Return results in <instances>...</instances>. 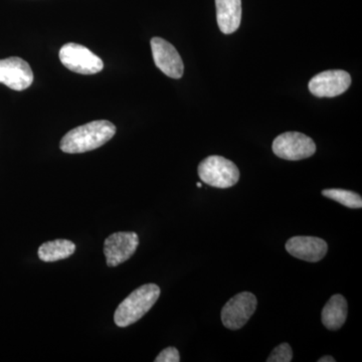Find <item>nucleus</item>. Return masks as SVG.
Here are the masks:
<instances>
[{
	"label": "nucleus",
	"mask_w": 362,
	"mask_h": 362,
	"mask_svg": "<svg viewBox=\"0 0 362 362\" xmlns=\"http://www.w3.org/2000/svg\"><path fill=\"white\" fill-rule=\"evenodd\" d=\"M160 296V288L156 284H145L125 298L114 314L118 327H127L139 321L154 306Z\"/></svg>",
	"instance_id": "obj_2"
},
{
	"label": "nucleus",
	"mask_w": 362,
	"mask_h": 362,
	"mask_svg": "<svg viewBox=\"0 0 362 362\" xmlns=\"http://www.w3.org/2000/svg\"><path fill=\"white\" fill-rule=\"evenodd\" d=\"M115 134L113 123L107 120L93 121L66 133L59 143V148L69 154L85 153L103 146Z\"/></svg>",
	"instance_id": "obj_1"
},
{
	"label": "nucleus",
	"mask_w": 362,
	"mask_h": 362,
	"mask_svg": "<svg viewBox=\"0 0 362 362\" xmlns=\"http://www.w3.org/2000/svg\"><path fill=\"white\" fill-rule=\"evenodd\" d=\"M293 359V350L288 343H282L278 345L272 351L270 356L267 358V362H290Z\"/></svg>",
	"instance_id": "obj_16"
},
{
	"label": "nucleus",
	"mask_w": 362,
	"mask_h": 362,
	"mask_svg": "<svg viewBox=\"0 0 362 362\" xmlns=\"http://www.w3.org/2000/svg\"><path fill=\"white\" fill-rule=\"evenodd\" d=\"M197 171L202 181L213 187H232L240 180L238 166L223 156L206 157L199 163Z\"/></svg>",
	"instance_id": "obj_3"
},
{
	"label": "nucleus",
	"mask_w": 362,
	"mask_h": 362,
	"mask_svg": "<svg viewBox=\"0 0 362 362\" xmlns=\"http://www.w3.org/2000/svg\"><path fill=\"white\" fill-rule=\"evenodd\" d=\"M139 246L134 232H118L109 235L104 243V254L108 267H117L128 261Z\"/></svg>",
	"instance_id": "obj_8"
},
{
	"label": "nucleus",
	"mask_w": 362,
	"mask_h": 362,
	"mask_svg": "<svg viewBox=\"0 0 362 362\" xmlns=\"http://www.w3.org/2000/svg\"><path fill=\"white\" fill-rule=\"evenodd\" d=\"M285 247L291 256L310 263L321 261L328 251V245L325 240L307 235L291 238L286 243Z\"/></svg>",
	"instance_id": "obj_11"
},
{
	"label": "nucleus",
	"mask_w": 362,
	"mask_h": 362,
	"mask_svg": "<svg viewBox=\"0 0 362 362\" xmlns=\"http://www.w3.org/2000/svg\"><path fill=\"white\" fill-rule=\"evenodd\" d=\"M156 362H180V356L178 350L175 347H168L162 350L160 354L157 356Z\"/></svg>",
	"instance_id": "obj_17"
},
{
	"label": "nucleus",
	"mask_w": 362,
	"mask_h": 362,
	"mask_svg": "<svg viewBox=\"0 0 362 362\" xmlns=\"http://www.w3.org/2000/svg\"><path fill=\"white\" fill-rule=\"evenodd\" d=\"M272 148L276 156L285 160L296 161L313 156L316 144L303 133L286 132L275 138Z\"/></svg>",
	"instance_id": "obj_5"
},
{
	"label": "nucleus",
	"mask_w": 362,
	"mask_h": 362,
	"mask_svg": "<svg viewBox=\"0 0 362 362\" xmlns=\"http://www.w3.org/2000/svg\"><path fill=\"white\" fill-rule=\"evenodd\" d=\"M151 49L154 63L164 75L173 78L182 77L185 71L182 59L170 42L161 37H153L151 40Z\"/></svg>",
	"instance_id": "obj_10"
},
{
	"label": "nucleus",
	"mask_w": 362,
	"mask_h": 362,
	"mask_svg": "<svg viewBox=\"0 0 362 362\" xmlns=\"http://www.w3.org/2000/svg\"><path fill=\"white\" fill-rule=\"evenodd\" d=\"M323 197L332 201L337 202L342 206L349 209H361L362 199L361 195L350 190L340 189V188H329L322 190Z\"/></svg>",
	"instance_id": "obj_15"
},
{
	"label": "nucleus",
	"mask_w": 362,
	"mask_h": 362,
	"mask_svg": "<svg viewBox=\"0 0 362 362\" xmlns=\"http://www.w3.org/2000/svg\"><path fill=\"white\" fill-rule=\"evenodd\" d=\"M258 300L250 292H242L226 302L221 310V322L228 329L244 327L256 312Z\"/></svg>",
	"instance_id": "obj_6"
},
{
	"label": "nucleus",
	"mask_w": 362,
	"mask_h": 362,
	"mask_svg": "<svg viewBox=\"0 0 362 362\" xmlns=\"http://www.w3.org/2000/svg\"><path fill=\"white\" fill-rule=\"evenodd\" d=\"M334 357L332 356H323L320 359H318V362H335Z\"/></svg>",
	"instance_id": "obj_18"
},
{
	"label": "nucleus",
	"mask_w": 362,
	"mask_h": 362,
	"mask_svg": "<svg viewBox=\"0 0 362 362\" xmlns=\"http://www.w3.org/2000/svg\"><path fill=\"white\" fill-rule=\"evenodd\" d=\"M197 185L199 187H202V182L197 183Z\"/></svg>",
	"instance_id": "obj_19"
},
{
	"label": "nucleus",
	"mask_w": 362,
	"mask_h": 362,
	"mask_svg": "<svg viewBox=\"0 0 362 362\" xmlns=\"http://www.w3.org/2000/svg\"><path fill=\"white\" fill-rule=\"evenodd\" d=\"M76 251V245L69 240H54L44 243L39 247L40 259L45 263L68 259Z\"/></svg>",
	"instance_id": "obj_14"
},
{
	"label": "nucleus",
	"mask_w": 362,
	"mask_h": 362,
	"mask_svg": "<svg viewBox=\"0 0 362 362\" xmlns=\"http://www.w3.org/2000/svg\"><path fill=\"white\" fill-rule=\"evenodd\" d=\"M216 21L221 32L230 35L240 28L242 0H216Z\"/></svg>",
	"instance_id": "obj_12"
},
{
	"label": "nucleus",
	"mask_w": 362,
	"mask_h": 362,
	"mask_svg": "<svg viewBox=\"0 0 362 362\" xmlns=\"http://www.w3.org/2000/svg\"><path fill=\"white\" fill-rule=\"evenodd\" d=\"M349 305L342 295H333L322 310V323L327 329H340L346 321Z\"/></svg>",
	"instance_id": "obj_13"
},
{
	"label": "nucleus",
	"mask_w": 362,
	"mask_h": 362,
	"mask_svg": "<svg viewBox=\"0 0 362 362\" xmlns=\"http://www.w3.org/2000/svg\"><path fill=\"white\" fill-rule=\"evenodd\" d=\"M59 59L69 70L81 75H95L104 68V63L94 52L82 45L70 42L62 47Z\"/></svg>",
	"instance_id": "obj_4"
},
{
	"label": "nucleus",
	"mask_w": 362,
	"mask_h": 362,
	"mask_svg": "<svg viewBox=\"0 0 362 362\" xmlns=\"http://www.w3.org/2000/svg\"><path fill=\"white\" fill-rule=\"evenodd\" d=\"M351 85V77L347 71L331 70L317 74L309 82L312 95L318 98H333L346 92Z\"/></svg>",
	"instance_id": "obj_7"
},
{
	"label": "nucleus",
	"mask_w": 362,
	"mask_h": 362,
	"mask_svg": "<svg viewBox=\"0 0 362 362\" xmlns=\"http://www.w3.org/2000/svg\"><path fill=\"white\" fill-rule=\"evenodd\" d=\"M33 82V73L25 59L13 57L0 59V83L9 89L23 90Z\"/></svg>",
	"instance_id": "obj_9"
}]
</instances>
